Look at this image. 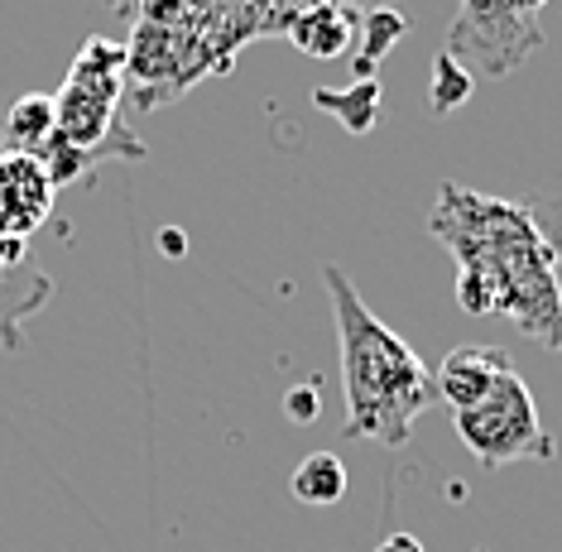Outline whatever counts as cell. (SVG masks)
I'll return each mask as SVG.
<instances>
[{
	"label": "cell",
	"instance_id": "6da1fadb",
	"mask_svg": "<svg viewBox=\"0 0 562 552\" xmlns=\"http://www.w3.org/2000/svg\"><path fill=\"white\" fill-rule=\"evenodd\" d=\"M428 236L457 260V303L476 317H509L543 351H562L558 260L529 202H505L462 183L438 188Z\"/></svg>",
	"mask_w": 562,
	"mask_h": 552
},
{
	"label": "cell",
	"instance_id": "7a4b0ae2",
	"mask_svg": "<svg viewBox=\"0 0 562 552\" xmlns=\"http://www.w3.org/2000/svg\"><path fill=\"white\" fill-rule=\"evenodd\" d=\"M323 284L337 317V351H341V390H347V423L341 442H380L404 447L414 438V423L432 408V370L400 331L385 327L366 307L347 279V269L323 264Z\"/></svg>",
	"mask_w": 562,
	"mask_h": 552
},
{
	"label": "cell",
	"instance_id": "3957f363",
	"mask_svg": "<svg viewBox=\"0 0 562 552\" xmlns=\"http://www.w3.org/2000/svg\"><path fill=\"white\" fill-rule=\"evenodd\" d=\"M125 92V44L92 34L78 48L68 77L54 92V111H58V135L68 145H78L97 159L125 154V159H145V145L116 125V106Z\"/></svg>",
	"mask_w": 562,
	"mask_h": 552
},
{
	"label": "cell",
	"instance_id": "277c9868",
	"mask_svg": "<svg viewBox=\"0 0 562 552\" xmlns=\"http://www.w3.org/2000/svg\"><path fill=\"white\" fill-rule=\"evenodd\" d=\"M548 0H457V20L447 30V58L471 77H509L548 44L539 15Z\"/></svg>",
	"mask_w": 562,
	"mask_h": 552
},
{
	"label": "cell",
	"instance_id": "5b68a950",
	"mask_svg": "<svg viewBox=\"0 0 562 552\" xmlns=\"http://www.w3.org/2000/svg\"><path fill=\"white\" fill-rule=\"evenodd\" d=\"M452 423H457L462 447L481 461V471H501L509 461H553L558 457L553 432L543 428L539 404H533L529 384L519 380L515 365L495 380V390L485 394L481 404L452 414Z\"/></svg>",
	"mask_w": 562,
	"mask_h": 552
},
{
	"label": "cell",
	"instance_id": "8992f818",
	"mask_svg": "<svg viewBox=\"0 0 562 552\" xmlns=\"http://www.w3.org/2000/svg\"><path fill=\"white\" fill-rule=\"evenodd\" d=\"M54 192L34 154L0 149V240H30L54 212Z\"/></svg>",
	"mask_w": 562,
	"mask_h": 552
},
{
	"label": "cell",
	"instance_id": "52a82bcc",
	"mask_svg": "<svg viewBox=\"0 0 562 552\" xmlns=\"http://www.w3.org/2000/svg\"><path fill=\"white\" fill-rule=\"evenodd\" d=\"M509 365L515 361H509V351H501V346H481V341L452 346L438 361V370H432V394H438L452 414H462V408L481 404L485 394L495 390V380H501Z\"/></svg>",
	"mask_w": 562,
	"mask_h": 552
},
{
	"label": "cell",
	"instance_id": "ba28073f",
	"mask_svg": "<svg viewBox=\"0 0 562 552\" xmlns=\"http://www.w3.org/2000/svg\"><path fill=\"white\" fill-rule=\"evenodd\" d=\"M356 34H361V10H356L351 0H341V5H317L284 30L289 44L303 48L308 58H341L356 44Z\"/></svg>",
	"mask_w": 562,
	"mask_h": 552
},
{
	"label": "cell",
	"instance_id": "9c48e42d",
	"mask_svg": "<svg viewBox=\"0 0 562 552\" xmlns=\"http://www.w3.org/2000/svg\"><path fill=\"white\" fill-rule=\"evenodd\" d=\"M54 135H58V111H54V97L48 92H24L15 106L5 111V149L40 154Z\"/></svg>",
	"mask_w": 562,
	"mask_h": 552
},
{
	"label": "cell",
	"instance_id": "30bf717a",
	"mask_svg": "<svg viewBox=\"0 0 562 552\" xmlns=\"http://www.w3.org/2000/svg\"><path fill=\"white\" fill-rule=\"evenodd\" d=\"M408 34V15L394 5H370L361 10V48H356V82H375L380 58Z\"/></svg>",
	"mask_w": 562,
	"mask_h": 552
},
{
	"label": "cell",
	"instance_id": "8fae6325",
	"mask_svg": "<svg viewBox=\"0 0 562 552\" xmlns=\"http://www.w3.org/2000/svg\"><path fill=\"white\" fill-rule=\"evenodd\" d=\"M347 485H351L347 461L337 452H313L299 461L289 491H293V499H303V505H337V499L347 495Z\"/></svg>",
	"mask_w": 562,
	"mask_h": 552
},
{
	"label": "cell",
	"instance_id": "7c38bea8",
	"mask_svg": "<svg viewBox=\"0 0 562 552\" xmlns=\"http://www.w3.org/2000/svg\"><path fill=\"white\" fill-rule=\"evenodd\" d=\"M313 106L337 115L351 135H366L370 125L380 121V87L375 82H351L347 92H331V87H317L313 92Z\"/></svg>",
	"mask_w": 562,
	"mask_h": 552
},
{
	"label": "cell",
	"instance_id": "4fadbf2b",
	"mask_svg": "<svg viewBox=\"0 0 562 552\" xmlns=\"http://www.w3.org/2000/svg\"><path fill=\"white\" fill-rule=\"evenodd\" d=\"M471 87H476V77H471L457 58L442 54L438 63H432V77H428V106H432V115H452L457 106H467Z\"/></svg>",
	"mask_w": 562,
	"mask_h": 552
},
{
	"label": "cell",
	"instance_id": "5bb4252c",
	"mask_svg": "<svg viewBox=\"0 0 562 552\" xmlns=\"http://www.w3.org/2000/svg\"><path fill=\"white\" fill-rule=\"evenodd\" d=\"M284 414L293 423H317V414H323V390H317V384H293L284 399Z\"/></svg>",
	"mask_w": 562,
	"mask_h": 552
},
{
	"label": "cell",
	"instance_id": "9a60e30c",
	"mask_svg": "<svg viewBox=\"0 0 562 552\" xmlns=\"http://www.w3.org/2000/svg\"><path fill=\"white\" fill-rule=\"evenodd\" d=\"M375 552H424V543H418L414 533H390L375 543Z\"/></svg>",
	"mask_w": 562,
	"mask_h": 552
},
{
	"label": "cell",
	"instance_id": "2e32d148",
	"mask_svg": "<svg viewBox=\"0 0 562 552\" xmlns=\"http://www.w3.org/2000/svg\"><path fill=\"white\" fill-rule=\"evenodd\" d=\"M159 246H164V255H169V260H178V255H183L188 250V240H183V230H164V236H159Z\"/></svg>",
	"mask_w": 562,
	"mask_h": 552
},
{
	"label": "cell",
	"instance_id": "e0dca14e",
	"mask_svg": "<svg viewBox=\"0 0 562 552\" xmlns=\"http://www.w3.org/2000/svg\"><path fill=\"white\" fill-rule=\"evenodd\" d=\"M543 236H548V246H553V260L562 264V226H558V230H548V226H543Z\"/></svg>",
	"mask_w": 562,
	"mask_h": 552
},
{
	"label": "cell",
	"instance_id": "ac0fdd59",
	"mask_svg": "<svg viewBox=\"0 0 562 552\" xmlns=\"http://www.w3.org/2000/svg\"><path fill=\"white\" fill-rule=\"evenodd\" d=\"M111 5H121V10H135V0H111Z\"/></svg>",
	"mask_w": 562,
	"mask_h": 552
}]
</instances>
